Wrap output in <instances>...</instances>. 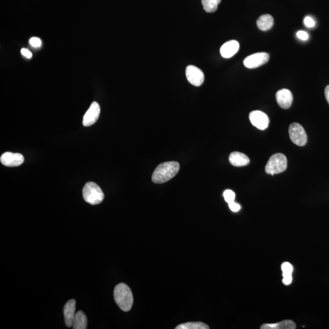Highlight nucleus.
<instances>
[{"instance_id": "f257e3e1", "label": "nucleus", "mask_w": 329, "mask_h": 329, "mask_svg": "<svg viewBox=\"0 0 329 329\" xmlns=\"http://www.w3.org/2000/svg\"><path fill=\"white\" fill-rule=\"evenodd\" d=\"M180 169V163L177 161H167L161 163L153 173L152 180L155 184L166 183L177 175Z\"/></svg>"}, {"instance_id": "f03ea898", "label": "nucleus", "mask_w": 329, "mask_h": 329, "mask_svg": "<svg viewBox=\"0 0 329 329\" xmlns=\"http://www.w3.org/2000/svg\"><path fill=\"white\" fill-rule=\"evenodd\" d=\"M114 299L118 307L124 311H128L131 309L134 302L131 290L124 283H119L114 289Z\"/></svg>"}, {"instance_id": "7ed1b4c3", "label": "nucleus", "mask_w": 329, "mask_h": 329, "mask_svg": "<svg viewBox=\"0 0 329 329\" xmlns=\"http://www.w3.org/2000/svg\"><path fill=\"white\" fill-rule=\"evenodd\" d=\"M83 198L87 203L96 205L102 203L104 198L103 191L97 184L92 183H87L82 190Z\"/></svg>"}, {"instance_id": "20e7f679", "label": "nucleus", "mask_w": 329, "mask_h": 329, "mask_svg": "<svg viewBox=\"0 0 329 329\" xmlns=\"http://www.w3.org/2000/svg\"><path fill=\"white\" fill-rule=\"evenodd\" d=\"M287 168V158L284 154L277 153L271 156L266 163L265 172L268 175L274 176L281 174Z\"/></svg>"}, {"instance_id": "39448f33", "label": "nucleus", "mask_w": 329, "mask_h": 329, "mask_svg": "<svg viewBox=\"0 0 329 329\" xmlns=\"http://www.w3.org/2000/svg\"><path fill=\"white\" fill-rule=\"evenodd\" d=\"M289 135L291 140L299 146L305 145L307 142V135L304 129L299 123H292L289 127Z\"/></svg>"}, {"instance_id": "423d86ee", "label": "nucleus", "mask_w": 329, "mask_h": 329, "mask_svg": "<svg viewBox=\"0 0 329 329\" xmlns=\"http://www.w3.org/2000/svg\"><path fill=\"white\" fill-rule=\"evenodd\" d=\"M269 55L266 53H258L249 56L244 60V65L248 69H256L268 62Z\"/></svg>"}, {"instance_id": "0eeeda50", "label": "nucleus", "mask_w": 329, "mask_h": 329, "mask_svg": "<svg viewBox=\"0 0 329 329\" xmlns=\"http://www.w3.org/2000/svg\"><path fill=\"white\" fill-rule=\"evenodd\" d=\"M187 80L193 86L199 87L204 81V74L202 70L195 65H189L186 70Z\"/></svg>"}, {"instance_id": "6e6552de", "label": "nucleus", "mask_w": 329, "mask_h": 329, "mask_svg": "<svg viewBox=\"0 0 329 329\" xmlns=\"http://www.w3.org/2000/svg\"><path fill=\"white\" fill-rule=\"evenodd\" d=\"M249 120L252 125L260 130H265L268 127L269 120L267 115L260 110H254L249 113Z\"/></svg>"}, {"instance_id": "1a4fd4ad", "label": "nucleus", "mask_w": 329, "mask_h": 329, "mask_svg": "<svg viewBox=\"0 0 329 329\" xmlns=\"http://www.w3.org/2000/svg\"><path fill=\"white\" fill-rule=\"evenodd\" d=\"M101 109L100 105L96 102H93L91 106L85 113L82 121V124L84 126H90L96 123L100 117Z\"/></svg>"}, {"instance_id": "9d476101", "label": "nucleus", "mask_w": 329, "mask_h": 329, "mask_svg": "<svg viewBox=\"0 0 329 329\" xmlns=\"http://www.w3.org/2000/svg\"><path fill=\"white\" fill-rule=\"evenodd\" d=\"M0 160L5 166L15 167L21 166L24 162V157L19 153L7 152L1 156Z\"/></svg>"}, {"instance_id": "9b49d317", "label": "nucleus", "mask_w": 329, "mask_h": 329, "mask_svg": "<svg viewBox=\"0 0 329 329\" xmlns=\"http://www.w3.org/2000/svg\"><path fill=\"white\" fill-rule=\"evenodd\" d=\"M277 103L282 109L290 108L293 103V95L290 90L283 89L279 90L276 95Z\"/></svg>"}, {"instance_id": "f8f14e48", "label": "nucleus", "mask_w": 329, "mask_h": 329, "mask_svg": "<svg viewBox=\"0 0 329 329\" xmlns=\"http://www.w3.org/2000/svg\"><path fill=\"white\" fill-rule=\"evenodd\" d=\"M75 311V300L71 299L65 303L64 308L65 323L68 327H73V320L76 313Z\"/></svg>"}, {"instance_id": "ddd939ff", "label": "nucleus", "mask_w": 329, "mask_h": 329, "mask_svg": "<svg viewBox=\"0 0 329 329\" xmlns=\"http://www.w3.org/2000/svg\"><path fill=\"white\" fill-rule=\"evenodd\" d=\"M240 44L236 41L232 40L226 42L221 47L220 53L225 58H231L239 50Z\"/></svg>"}, {"instance_id": "4468645a", "label": "nucleus", "mask_w": 329, "mask_h": 329, "mask_svg": "<svg viewBox=\"0 0 329 329\" xmlns=\"http://www.w3.org/2000/svg\"><path fill=\"white\" fill-rule=\"evenodd\" d=\"M229 161L232 166L240 167L248 166L250 160L248 156L243 153L233 152L229 155Z\"/></svg>"}, {"instance_id": "2eb2a0df", "label": "nucleus", "mask_w": 329, "mask_h": 329, "mask_svg": "<svg viewBox=\"0 0 329 329\" xmlns=\"http://www.w3.org/2000/svg\"><path fill=\"white\" fill-rule=\"evenodd\" d=\"M296 325L291 320H284L275 324H264L261 325V329H295Z\"/></svg>"}, {"instance_id": "dca6fc26", "label": "nucleus", "mask_w": 329, "mask_h": 329, "mask_svg": "<svg viewBox=\"0 0 329 329\" xmlns=\"http://www.w3.org/2000/svg\"><path fill=\"white\" fill-rule=\"evenodd\" d=\"M274 25L273 17L269 14L260 16L257 21V26L260 30L265 31L270 30Z\"/></svg>"}, {"instance_id": "f3484780", "label": "nucleus", "mask_w": 329, "mask_h": 329, "mask_svg": "<svg viewBox=\"0 0 329 329\" xmlns=\"http://www.w3.org/2000/svg\"><path fill=\"white\" fill-rule=\"evenodd\" d=\"M87 319L86 314L82 311H78L76 313L73 320V328L74 329H86Z\"/></svg>"}, {"instance_id": "a211bd4d", "label": "nucleus", "mask_w": 329, "mask_h": 329, "mask_svg": "<svg viewBox=\"0 0 329 329\" xmlns=\"http://www.w3.org/2000/svg\"><path fill=\"white\" fill-rule=\"evenodd\" d=\"M221 2V0H201L204 10L209 13H215Z\"/></svg>"}, {"instance_id": "6ab92c4d", "label": "nucleus", "mask_w": 329, "mask_h": 329, "mask_svg": "<svg viewBox=\"0 0 329 329\" xmlns=\"http://www.w3.org/2000/svg\"><path fill=\"white\" fill-rule=\"evenodd\" d=\"M209 326L203 322H187L180 324L176 329H209Z\"/></svg>"}, {"instance_id": "aec40b11", "label": "nucleus", "mask_w": 329, "mask_h": 329, "mask_svg": "<svg viewBox=\"0 0 329 329\" xmlns=\"http://www.w3.org/2000/svg\"><path fill=\"white\" fill-rule=\"evenodd\" d=\"M283 277H292L293 266L289 262H283L281 265Z\"/></svg>"}, {"instance_id": "412c9836", "label": "nucleus", "mask_w": 329, "mask_h": 329, "mask_svg": "<svg viewBox=\"0 0 329 329\" xmlns=\"http://www.w3.org/2000/svg\"><path fill=\"white\" fill-rule=\"evenodd\" d=\"M223 197L226 202L229 204L234 201L235 194L233 191H231V190H226V191L223 193Z\"/></svg>"}, {"instance_id": "4be33fe9", "label": "nucleus", "mask_w": 329, "mask_h": 329, "mask_svg": "<svg viewBox=\"0 0 329 329\" xmlns=\"http://www.w3.org/2000/svg\"><path fill=\"white\" fill-rule=\"evenodd\" d=\"M303 23H304L305 26L308 28H313L315 25V22L311 17L309 16L306 17L303 20Z\"/></svg>"}, {"instance_id": "5701e85b", "label": "nucleus", "mask_w": 329, "mask_h": 329, "mask_svg": "<svg viewBox=\"0 0 329 329\" xmlns=\"http://www.w3.org/2000/svg\"><path fill=\"white\" fill-rule=\"evenodd\" d=\"M30 44L33 47L39 48L42 45V41L38 38H33L30 40Z\"/></svg>"}, {"instance_id": "b1692460", "label": "nucleus", "mask_w": 329, "mask_h": 329, "mask_svg": "<svg viewBox=\"0 0 329 329\" xmlns=\"http://www.w3.org/2000/svg\"><path fill=\"white\" fill-rule=\"evenodd\" d=\"M296 36L297 38L303 41H307L309 37L308 34L303 31H298L296 34Z\"/></svg>"}, {"instance_id": "393cba45", "label": "nucleus", "mask_w": 329, "mask_h": 329, "mask_svg": "<svg viewBox=\"0 0 329 329\" xmlns=\"http://www.w3.org/2000/svg\"><path fill=\"white\" fill-rule=\"evenodd\" d=\"M229 207L230 209H231V211L234 212H237L239 211L241 209V206L239 205V204L235 203L234 201H233V202L229 203Z\"/></svg>"}, {"instance_id": "a878e982", "label": "nucleus", "mask_w": 329, "mask_h": 329, "mask_svg": "<svg viewBox=\"0 0 329 329\" xmlns=\"http://www.w3.org/2000/svg\"><path fill=\"white\" fill-rule=\"evenodd\" d=\"M21 53L22 55L26 57V58L28 59L32 58L33 54L31 53L29 50L26 49V48H23V49L21 50Z\"/></svg>"}, {"instance_id": "bb28decb", "label": "nucleus", "mask_w": 329, "mask_h": 329, "mask_svg": "<svg viewBox=\"0 0 329 329\" xmlns=\"http://www.w3.org/2000/svg\"><path fill=\"white\" fill-rule=\"evenodd\" d=\"M293 278L292 277H283L282 283L285 285H290Z\"/></svg>"}, {"instance_id": "cd10ccee", "label": "nucleus", "mask_w": 329, "mask_h": 329, "mask_svg": "<svg viewBox=\"0 0 329 329\" xmlns=\"http://www.w3.org/2000/svg\"><path fill=\"white\" fill-rule=\"evenodd\" d=\"M324 93H325L326 100H327L329 104V85L328 86L325 87Z\"/></svg>"}]
</instances>
